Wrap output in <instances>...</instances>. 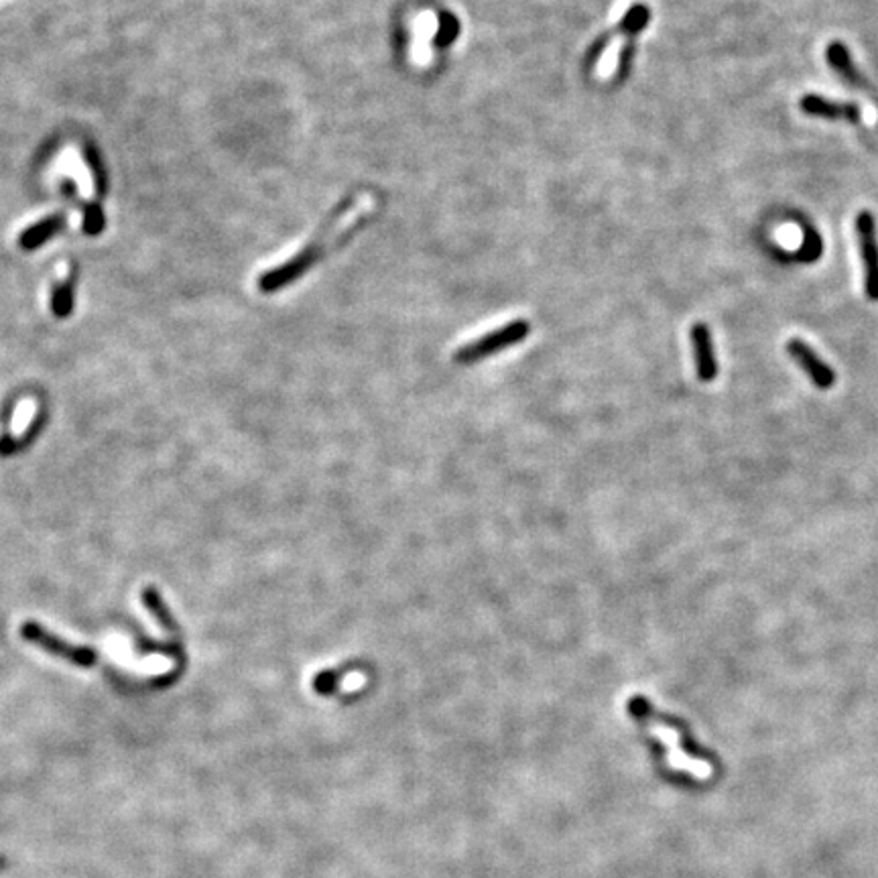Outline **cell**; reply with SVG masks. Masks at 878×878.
<instances>
[{
  "mask_svg": "<svg viewBox=\"0 0 878 878\" xmlns=\"http://www.w3.org/2000/svg\"><path fill=\"white\" fill-rule=\"evenodd\" d=\"M352 203H354L352 195H350V198H346L344 202H340L338 206L331 210V214H330L326 224H323V228L320 230V234L315 236L311 242H308L305 249H301L300 252L295 254V257H291L287 262L281 264V267H275V269H271L267 272H262V275L259 277L261 291L262 293H275V291H279V289L295 283V281L301 279L305 272H308L321 257H326V254L331 249H336V244H330L331 238H334V230L338 226V222L346 216L348 210H350ZM340 238H344V236H340ZM334 241H336V238H334Z\"/></svg>",
  "mask_w": 878,
  "mask_h": 878,
  "instance_id": "1",
  "label": "cell"
},
{
  "mask_svg": "<svg viewBox=\"0 0 878 878\" xmlns=\"http://www.w3.org/2000/svg\"><path fill=\"white\" fill-rule=\"evenodd\" d=\"M628 710L636 720L645 722L646 728L661 740L665 748V758H667L671 769L689 773L695 779L712 777V765L686 753V746L681 745V732L671 722L661 718L659 714H655L653 707L645 702V697H630Z\"/></svg>",
  "mask_w": 878,
  "mask_h": 878,
  "instance_id": "2",
  "label": "cell"
},
{
  "mask_svg": "<svg viewBox=\"0 0 878 878\" xmlns=\"http://www.w3.org/2000/svg\"><path fill=\"white\" fill-rule=\"evenodd\" d=\"M528 334H531V323L527 320H513L494 331H488V334L472 340V342L464 344L462 348H458L454 352V362L464 366L482 362L492 354H498L507 350V348L521 344Z\"/></svg>",
  "mask_w": 878,
  "mask_h": 878,
  "instance_id": "3",
  "label": "cell"
},
{
  "mask_svg": "<svg viewBox=\"0 0 878 878\" xmlns=\"http://www.w3.org/2000/svg\"><path fill=\"white\" fill-rule=\"evenodd\" d=\"M21 636L27 643L39 646V649H44L45 653L54 655V657H57V659L75 665V667L90 669L98 663V655H96V651L92 649V646H78V645L67 643V641H64V638H59L57 635L51 633V630L44 628L33 620L23 622Z\"/></svg>",
  "mask_w": 878,
  "mask_h": 878,
  "instance_id": "4",
  "label": "cell"
},
{
  "mask_svg": "<svg viewBox=\"0 0 878 878\" xmlns=\"http://www.w3.org/2000/svg\"><path fill=\"white\" fill-rule=\"evenodd\" d=\"M651 21V8L646 6V5H633L628 8V11L625 13V16H622V21L617 23L615 27H610L608 31H604L600 33L598 37H596L590 47L586 49V55H584V72L586 74H590L596 64H598V59L602 57L604 51H607V47L612 44V39H615L617 35H638L646 25H649Z\"/></svg>",
  "mask_w": 878,
  "mask_h": 878,
  "instance_id": "5",
  "label": "cell"
},
{
  "mask_svg": "<svg viewBox=\"0 0 878 878\" xmlns=\"http://www.w3.org/2000/svg\"><path fill=\"white\" fill-rule=\"evenodd\" d=\"M856 238L864 269V291L871 301H878V236L873 212L863 210L856 216Z\"/></svg>",
  "mask_w": 878,
  "mask_h": 878,
  "instance_id": "6",
  "label": "cell"
},
{
  "mask_svg": "<svg viewBox=\"0 0 878 878\" xmlns=\"http://www.w3.org/2000/svg\"><path fill=\"white\" fill-rule=\"evenodd\" d=\"M799 108L809 116L825 118V121H843L850 124L863 123V110L856 102H834L820 94H805L799 100Z\"/></svg>",
  "mask_w": 878,
  "mask_h": 878,
  "instance_id": "7",
  "label": "cell"
},
{
  "mask_svg": "<svg viewBox=\"0 0 878 878\" xmlns=\"http://www.w3.org/2000/svg\"><path fill=\"white\" fill-rule=\"evenodd\" d=\"M787 352L791 354L793 360H795L801 369L807 372V377L812 379L815 387L820 389H830L835 382V372L832 366L825 364L820 356H817L812 348H809L804 340L791 338L787 342Z\"/></svg>",
  "mask_w": 878,
  "mask_h": 878,
  "instance_id": "8",
  "label": "cell"
},
{
  "mask_svg": "<svg viewBox=\"0 0 878 878\" xmlns=\"http://www.w3.org/2000/svg\"><path fill=\"white\" fill-rule=\"evenodd\" d=\"M692 348H694V360H695V370L697 379L704 382H710L718 374V362H715L714 356V344H712V334L707 330L705 323H694L692 328Z\"/></svg>",
  "mask_w": 878,
  "mask_h": 878,
  "instance_id": "9",
  "label": "cell"
},
{
  "mask_svg": "<svg viewBox=\"0 0 878 878\" xmlns=\"http://www.w3.org/2000/svg\"><path fill=\"white\" fill-rule=\"evenodd\" d=\"M825 59H828L832 70L838 75H842V80L848 82L852 88H858V90L866 88L863 75H860L854 62H852L848 47L840 44V41H834V44L825 47Z\"/></svg>",
  "mask_w": 878,
  "mask_h": 878,
  "instance_id": "10",
  "label": "cell"
},
{
  "mask_svg": "<svg viewBox=\"0 0 878 878\" xmlns=\"http://www.w3.org/2000/svg\"><path fill=\"white\" fill-rule=\"evenodd\" d=\"M62 228H64V218L62 216L45 218V220H41L39 224L25 230V232L19 238V242H21L25 251H35V249H39L41 244L47 242L49 238H54Z\"/></svg>",
  "mask_w": 878,
  "mask_h": 878,
  "instance_id": "11",
  "label": "cell"
},
{
  "mask_svg": "<svg viewBox=\"0 0 878 878\" xmlns=\"http://www.w3.org/2000/svg\"><path fill=\"white\" fill-rule=\"evenodd\" d=\"M141 598H143L144 608H147L151 615L157 618L159 625L163 626L169 635H173L175 638L182 635L179 625L175 622V618L172 617V612H169L167 604L163 602V598H161V594L155 590V587H153V586L144 587V590L141 592Z\"/></svg>",
  "mask_w": 878,
  "mask_h": 878,
  "instance_id": "12",
  "label": "cell"
},
{
  "mask_svg": "<svg viewBox=\"0 0 878 878\" xmlns=\"http://www.w3.org/2000/svg\"><path fill=\"white\" fill-rule=\"evenodd\" d=\"M41 428H44V415L39 417V419L35 421V425H31V428L25 431V436L19 438V439H15L11 436H3L0 438V458H8V456H13L15 451H21L25 449L27 446H31V441H35L37 438V433L41 431Z\"/></svg>",
  "mask_w": 878,
  "mask_h": 878,
  "instance_id": "13",
  "label": "cell"
},
{
  "mask_svg": "<svg viewBox=\"0 0 878 878\" xmlns=\"http://www.w3.org/2000/svg\"><path fill=\"white\" fill-rule=\"evenodd\" d=\"M72 310H74V285L72 281H67V283L55 287L54 297H51V311H54L55 318L64 320L72 313Z\"/></svg>",
  "mask_w": 878,
  "mask_h": 878,
  "instance_id": "14",
  "label": "cell"
},
{
  "mask_svg": "<svg viewBox=\"0 0 878 878\" xmlns=\"http://www.w3.org/2000/svg\"><path fill=\"white\" fill-rule=\"evenodd\" d=\"M356 667H346V669H334V671H321L313 679V689L315 694L320 695H330L336 692V686L340 679H344L348 673L354 671Z\"/></svg>",
  "mask_w": 878,
  "mask_h": 878,
  "instance_id": "15",
  "label": "cell"
},
{
  "mask_svg": "<svg viewBox=\"0 0 878 878\" xmlns=\"http://www.w3.org/2000/svg\"><path fill=\"white\" fill-rule=\"evenodd\" d=\"M822 252H824V242H822V238L820 234L815 232L814 228H805L804 230V246L797 251V259H801L804 262H814L822 257Z\"/></svg>",
  "mask_w": 878,
  "mask_h": 878,
  "instance_id": "16",
  "label": "cell"
},
{
  "mask_svg": "<svg viewBox=\"0 0 878 878\" xmlns=\"http://www.w3.org/2000/svg\"><path fill=\"white\" fill-rule=\"evenodd\" d=\"M635 37L636 35H628V41L625 44V47H622L620 55H618V67H617V75H615V82H618V84L628 78L630 65H633V62H635Z\"/></svg>",
  "mask_w": 878,
  "mask_h": 878,
  "instance_id": "17",
  "label": "cell"
},
{
  "mask_svg": "<svg viewBox=\"0 0 878 878\" xmlns=\"http://www.w3.org/2000/svg\"><path fill=\"white\" fill-rule=\"evenodd\" d=\"M458 19L454 15H449V13H443L441 15V29H439V35L436 39V45L439 47H446L449 45L451 41H454L458 37Z\"/></svg>",
  "mask_w": 878,
  "mask_h": 878,
  "instance_id": "18",
  "label": "cell"
},
{
  "mask_svg": "<svg viewBox=\"0 0 878 878\" xmlns=\"http://www.w3.org/2000/svg\"><path fill=\"white\" fill-rule=\"evenodd\" d=\"M102 228H104V214H102V210L98 206H90L86 216H84V230L94 236V234H100Z\"/></svg>",
  "mask_w": 878,
  "mask_h": 878,
  "instance_id": "19",
  "label": "cell"
},
{
  "mask_svg": "<svg viewBox=\"0 0 878 878\" xmlns=\"http://www.w3.org/2000/svg\"><path fill=\"white\" fill-rule=\"evenodd\" d=\"M3 868H5V858L0 856V871H3Z\"/></svg>",
  "mask_w": 878,
  "mask_h": 878,
  "instance_id": "20",
  "label": "cell"
}]
</instances>
